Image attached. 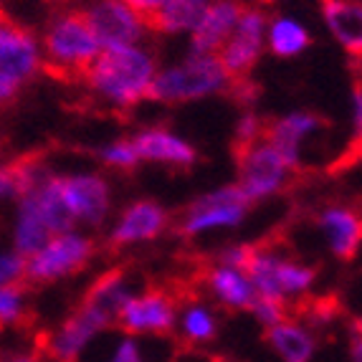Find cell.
Listing matches in <instances>:
<instances>
[{
  "instance_id": "484cf974",
  "label": "cell",
  "mask_w": 362,
  "mask_h": 362,
  "mask_svg": "<svg viewBox=\"0 0 362 362\" xmlns=\"http://www.w3.org/2000/svg\"><path fill=\"white\" fill-rule=\"evenodd\" d=\"M314 281H317V269L302 261L289 259V256L279 254L276 259V284L281 289L284 302L289 304L291 299H302L312 291Z\"/></svg>"
},
{
  "instance_id": "8fae6325",
  "label": "cell",
  "mask_w": 362,
  "mask_h": 362,
  "mask_svg": "<svg viewBox=\"0 0 362 362\" xmlns=\"http://www.w3.org/2000/svg\"><path fill=\"white\" fill-rule=\"evenodd\" d=\"M78 11H81L86 25L91 28L102 49H119V46L142 43V38L150 30L147 18H142L124 0H89Z\"/></svg>"
},
{
  "instance_id": "603a6c76",
  "label": "cell",
  "mask_w": 362,
  "mask_h": 362,
  "mask_svg": "<svg viewBox=\"0 0 362 362\" xmlns=\"http://www.w3.org/2000/svg\"><path fill=\"white\" fill-rule=\"evenodd\" d=\"M312 46V33L291 16H274L266 25V49L279 59H294Z\"/></svg>"
},
{
  "instance_id": "d590c367",
  "label": "cell",
  "mask_w": 362,
  "mask_h": 362,
  "mask_svg": "<svg viewBox=\"0 0 362 362\" xmlns=\"http://www.w3.org/2000/svg\"><path fill=\"white\" fill-rule=\"evenodd\" d=\"M124 3H127L129 8H134V11H137L142 18H150L152 13L163 6L165 0H124Z\"/></svg>"
},
{
  "instance_id": "7a4b0ae2",
  "label": "cell",
  "mask_w": 362,
  "mask_h": 362,
  "mask_svg": "<svg viewBox=\"0 0 362 362\" xmlns=\"http://www.w3.org/2000/svg\"><path fill=\"white\" fill-rule=\"evenodd\" d=\"M230 84L233 81L223 71L216 54H187L180 64L157 69L147 99L160 104L198 102V99L226 94Z\"/></svg>"
},
{
  "instance_id": "7c38bea8",
  "label": "cell",
  "mask_w": 362,
  "mask_h": 362,
  "mask_svg": "<svg viewBox=\"0 0 362 362\" xmlns=\"http://www.w3.org/2000/svg\"><path fill=\"white\" fill-rule=\"evenodd\" d=\"M61 195L74 223L86 228H102L112 211V187L99 173H69L59 175Z\"/></svg>"
},
{
  "instance_id": "9a60e30c",
  "label": "cell",
  "mask_w": 362,
  "mask_h": 362,
  "mask_svg": "<svg viewBox=\"0 0 362 362\" xmlns=\"http://www.w3.org/2000/svg\"><path fill=\"white\" fill-rule=\"evenodd\" d=\"M129 139L142 163L168 165L175 170H190L198 163V150L168 127H142Z\"/></svg>"
},
{
  "instance_id": "5bb4252c",
  "label": "cell",
  "mask_w": 362,
  "mask_h": 362,
  "mask_svg": "<svg viewBox=\"0 0 362 362\" xmlns=\"http://www.w3.org/2000/svg\"><path fill=\"white\" fill-rule=\"evenodd\" d=\"M170 228V213L155 200H134L109 228V248H127L155 241Z\"/></svg>"
},
{
  "instance_id": "5b68a950",
  "label": "cell",
  "mask_w": 362,
  "mask_h": 362,
  "mask_svg": "<svg viewBox=\"0 0 362 362\" xmlns=\"http://www.w3.org/2000/svg\"><path fill=\"white\" fill-rule=\"evenodd\" d=\"M97 256V241L81 230H64L51 235L36 254L25 259V281L28 284H54L84 272Z\"/></svg>"
},
{
  "instance_id": "4dcf8cb0",
  "label": "cell",
  "mask_w": 362,
  "mask_h": 362,
  "mask_svg": "<svg viewBox=\"0 0 362 362\" xmlns=\"http://www.w3.org/2000/svg\"><path fill=\"white\" fill-rule=\"evenodd\" d=\"M25 284V256L16 251H0V286Z\"/></svg>"
},
{
  "instance_id": "2e32d148",
  "label": "cell",
  "mask_w": 362,
  "mask_h": 362,
  "mask_svg": "<svg viewBox=\"0 0 362 362\" xmlns=\"http://www.w3.org/2000/svg\"><path fill=\"white\" fill-rule=\"evenodd\" d=\"M246 3L243 0H211L190 36V54H218L226 38L233 33Z\"/></svg>"
},
{
  "instance_id": "d4e9b609",
  "label": "cell",
  "mask_w": 362,
  "mask_h": 362,
  "mask_svg": "<svg viewBox=\"0 0 362 362\" xmlns=\"http://www.w3.org/2000/svg\"><path fill=\"white\" fill-rule=\"evenodd\" d=\"M132 294H134V289L129 286L127 272H122V269H112V272L102 274V276H99L97 281L86 289L84 299L91 304H97V307H102L104 312H109L112 314V320H115L117 312L122 309V304L127 302Z\"/></svg>"
},
{
  "instance_id": "6da1fadb",
  "label": "cell",
  "mask_w": 362,
  "mask_h": 362,
  "mask_svg": "<svg viewBox=\"0 0 362 362\" xmlns=\"http://www.w3.org/2000/svg\"><path fill=\"white\" fill-rule=\"evenodd\" d=\"M155 74V54L142 43H132L119 49H102L78 78L99 102L117 112H129L150 97Z\"/></svg>"
},
{
  "instance_id": "ac0fdd59",
  "label": "cell",
  "mask_w": 362,
  "mask_h": 362,
  "mask_svg": "<svg viewBox=\"0 0 362 362\" xmlns=\"http://www.w3.org/2000/svg\"><path fill=\"white\" fill-rule=\"evenodd\" d=\"M322 18L327 30L344 49V54L360 61L362 56V3L360 0H322Z\"/></svg>"
},
{
  "instance_id": "d6a6232c",
  "label": "cell",
  "mask_w": 362,
  "mask_h": 362,
  "mask_svg": "<svg viewBox=\"0 0 362 362\" xmlns=\"http://www.w3.org/2000/svg\"><path fill=\"white\" fill-rule=\"evenodd\" d=\"M107 362H147V360H145V355H142V347H139L137 337L124 334V337L112 347Z\"/></svg>"
},
{
  "instance_id": "ffe728a7",
  "label": "cell",
  "mask_w": 362,
  "mask_h": 362,
  "mask_svg": "<svg viewBox=\"0 0 362 362\" xmlns=\"http://www.w3.org/2000/svg\"><path fill=\"white\" fill-rule=\"evenodd\" d=\"M266 342L281 362H312L317 355V337L307 325L296 320H281L266 329Z\"/></svg>"
},
{
  "instance_id": "83f0119b",
  "label": "cell",
  "mask_w": 362,
  "mask_h": 362,
  "mask_svg": "<svg viewBox=\"0 0 362 362\" xmlns=\"http://www.w3.org/2000/svg\"><path fill=\"white\" fill-rule=\"evenodd\" d=\"M28 312V296L23 284L0 286V327H13L23 322Z\"/></svg>"
},
{
  "instance_id": "836d02e7",
  "label": "cell",
  "mask_w": 362,
  "mask_h": 362,
  "mask_svg": "<svg viewBox=\"0 0 362 362\" xmlns=\"http://www.w3.org/2000/svg\"><path fill=\"white\" fill-rule=\"evenodd\" d=\"M21 195L18 177H16V170L13 165H0V200H13Z\"/></svg>"
},
{
  "instance_id": "3957f363",
  "label": "cell",
  "mask_w": 362,
  "mask_h": 362,
  "mask_svg": "<svg viewBox=\"0 0 362 362\" xmlns=\"http://www.w3.org/2000/svg\"><path fill=\"white\" fill-rule=\"evenodd\" d=\"M38 41H41L43 69L64 78H78L102 51L78 8L54 16Z\"/></svg>"
},
{
  "instance_id": "f546056e",
  "label": "cell",
  "mask_w": 362,
  "mask_h": 362,
  "mask_svg": "<svg viewBox=\"0 0 362 362\" xmlns=\"http://www.w3.org/2000/svg\"><path fill=\"white\" fill-rule=\"evenodd\" d=\"M248 312L254 314V320L259 322L264 329H269V327L279 325L281 320H286V317H289V309H286V304L274 302V299H261V296H256Z\"/></svg>"
},
{
  "instance_id": "4fadbf2b",
  "label": "cell",
  "mask_w": 362,
  "mask_h": 362,
  "mask_svg": "<svg viewBox=\"0 0 362 362\" xmlns=\"http://www.w3.org/2000/svg\"><path fill=\"white\" fill-rule=\"evenodd\" d=\"M327 124L329 122L325 117L299 109V112H289L279 119L264 122V139L284 157V163L289 165L291 173H296V170L304 168V139L322 132Z\"/></svg>"
},
{
  "instance_id": "30bf717a",
  "label": "cell",
  "mask_w": 362,
  "mask_h": 362,
  "mask_svg": "<svg viewBox=\"0 0 362 362\" xmlns=\"http://www.w3.org/2000/svg\"><path fill=\"white\" fill-rule=\"evenodd\" d=\"M115 325L129 337H168L175 332L177 302L175 296L163 289L134 291L117 312Z\"/></svg>"
},
{
  "instance_id": "e575fe53",
  "label": "cell",
  "mask_w": 362,
  "mask_h": 362,
  "mask_svg": "<svg viewBox=\"0 0 362 362\" xmlns=\"http://www.w3.org/2000/svg\"><path fill=\"white\" fill-rule=\"evenodd\" d=\"M352 139H355V145H360V137H362V89L360 84H355L352 89Z\"/></svg>"
},
{
  "instance_id": "ba28073f",
  "label": "cell",
  "mask_w": 362,
  "mask_h": 362,
  "mask_svg": "<svg viewBox=\"0 0 362 362\" xmlns=\"http://www.w3.org/2000/svg\"><path fill=\"white\" fill-rule=\"evenodd\" d=\"M115 325L112 314L97 304L81 299L76 309L43 339V352L51 362H78L99 334H104Z\"/></svg>"
},
{
  "instance_id": "74e56055",
  "label": "cell",
  "mask_w": 362,
  "mask_h": 362,
  "mask_svg": "<svg viewBox=\"0 0 362 362\" xmlns=\"http://www.w3.org/2000/svg\"><path fill=\"white\" fill-rule=\"evenodd\" d=\"M259 3H276V0H259Z\"/></svg>"
},
{
  "instance_id": "f1b7e54d",
  "label": "cell",
  "mask_w": 362,
  "mask_h": 362,
  "mask_svg": "<svg viewBox=\"0 0 362 362\" xmlns=\"http://www.w3.org/2000/svg\"><path fill=\"white\" fill-rule=\"evenodd\" d=\"M264 137V119L256 115L254 109H246L241 115V119L235 122V132H233V152L246 150L248 145H254Z\"/></svg>"
},
{
  "instance_id": "1f68e13d",
  "label": "cell",
  "mask_w": 362,
  "mask_h": 362,
  "mask_svg": "<svg viewBox=\"0 0 362 362\" xmlns=\"http://www.w3.org/2000/svg\"><path fill=\"white\" fill-rule=\"evenodd\" d=\"M254 246H256V243H230V246H226L223 251L218 254L216 264L233 266V269H241V272H246L248 261H251V254H254Z\"/></svg>"
},
{
  "instance_id": "9c48e42d",
  "label": "cell",
  "mask_w": 362,
  "mask_h": 362,
  "mask_svg": "<svg viewBox=\"0 0 362 362\" xmlns=\"http://www.w3.org/2000/svg\"><path fill=\"white\" fill-rule=\"evenodd\" d=\"M266 25H269V16L264 13V8H243L233 33L226 38V43L216 54L223 71L230 76V81L248 78L256 69V64L261 61V56L266 51Z\"/></svg>"
},
{
  "instance_id": "ab89813d",
  "label": "cell",
  "mask_w": 362,
  "mask_h": 362,
  "mask_svg": "<svg viewBox=\"0 0 362 362\" xmlns=\"http://www.w3.org/2000/svg\"><path fill=\"white\" fill-rule=\"evenodd\" d=\"M0 13H3V11H0Z\"/></svg>"
},
{
  "instance_id": "52a82bcc",
  "label": "cell",
  "mask_w": 362,
  "mask_h": 362,
  "mask_svg": "<svg viewBox=\"0 0 362 362\" xmlns=\"http://www.w3.org/2000/svg\"><path fill=\"white\" fill-rule=\"evenodd\" d=\"M233 155L238 160V182L235 185L251 206L266 198H274L289 185V165L264 137L254 145H248L246 150L233 152Z\"/></svg>"
},
{
  "instance_id": "4316f807",
  "label": "cell",
  "mask_w": 362,
  "mask_h": 362,
  "mask_svg": "<svg viewBox=\"0 0 362 362\" xmlns=\"http://www.w3.org/2000/svg\"><path fill=\"white\" fill-rule=\"evenodd\" d=\"M99 160H102V165H107L109 170H117V173H132L142 163L137 157L132 139H115V142L104 145L99 150Z\"/></svg>"
},
{
  "instance_id": "277c9868",
  "label": "cell",
  "mask_w": 362,
  "mask_h": 362,
  "mask_svg": "<svg viewBox=\"0 0 362 362\" xmlns=\"http://www.w3.org/2000/svg\"><path fill=\"white\" fill-rule=\"evenodd\" d=\"M41 71L43 54L38 36L0 13V107L16 102Z\"/></svg>"
},
{
  "instance_id": "7402d4cb",
  "label": "cell",
  "mask_w": 362,
  "mask_h": 362,
  "mask_svg": "<svg viewBox=\"0 0 362 362\" xmlns=\"http://www.w3.org/2000/svg\"><path fill=\"white\" fill-rule=\"evenodd\" d=\"M211 0H165L147 18V28L163 36H182L195 28Z\"/></svg>"
},
{
  "instance_id": "cb8c5ba5",
  "label": "cell",
  "mask_w": 362,
  "mask_h": 362,
  "mask_svg": "<svg viewBox=\"0 0 362 362\" xmlns=\"http://www.w3.org/2000/svg\"><path fill=\"white\" fill-rule=\"evenodd\" d=\"M175 332L187 344H208L218 334V317L208 304L187 302L177 307V325Z\"/></svg>"
},
{
  "instance_id": "e0dca14e",
  "label": "cell",
  "mask_w": 362,
  "mask_h": 362,
  "mask_svg": "<svg viewBox=\"0 0 362 362\" xmlns=\"http://www.w3.org/2000/svg\"><path fill=\"white\" fill-rule=\"evenodd\" d=\"M317 228L325 235L327 246L339 261H352L362 243L360 213L350 206H327L317 216Z\"/></svg>"
},
{
  "instance_id": "8992f818",
  "label": "cell",
  "mask_w": 362,
  "mask_h": 362,
  "mask_svg": "<svg viewBox=\"0 0 362 362\" xmlns=\"http://www.w3.org/2000/svg\"><path fill=\"white\" fill-rule=\"evenodd\" d=\"M248 203L238 185H221L216 190L198 195L190 206L182 211L177 221V235L182 238H198V235L216 233V230L238 228L248 216Z\"/></svg>"
},
{
  "instance_id": "f35d334b",
  "label": "cell",
  "mask_w": 362,
  "mask_h": 362,
  "mask_svg": "<svg viewBox=\"0 0 362 362\" xmlns=\"http://www.w3.org/2000/svg\"><path fill=\"white\" fill-rule=\"evenodd\" d=\"M0 150H3V132H0Z\"/></svg>"
},
{
  "instance_id": "44dd1931",
  "label": "cell",
  "mask_w": 362,
  "mask_h": 362,
  "mask_svg": "<svg viewBox=\"0 0 362 362\" xmlns=\"http://www.w3.org/2000/svg\"><path fill=\"white\" fill-rule=\"evenodd\" d=\"M49 238H51V230L43 223V218L36 206V198L28 190V193H23L18 198V211H16V221H13V251L28 259Z\"/></svg>"
},
{
  "instance_id": "d6986e66",
  "label": "cell",
  "mask_w": 362,
  "mask_h": 362,
  "mask_svg": "<svg viewBox=\"0 0 362 362\" xmlns=\"http://www.w3.org/2000/svg\"><path fill=\"white\" fill-rule=\"evenodd\" d=\"M206 286L213 299L228 312H248L256 299V291L246 272L233 269V266L213 264L206 274Z\"/></svg>"
},
{
  "instance_id": "8d00e7d4",
  "label": "cell",
  "mask_w": 362,
  "mask_h": 362,
  "mask_svg": "<svg viewBox=\"0 0 362 362\" xmlns=\"http://www.w3.org/2000/svg\"><path fill=\"white\" fill-rule=\"evenodd\" d=\"M6 362H51L41 355H16V357H8Z\"/></svg>"
}]
</instances>
